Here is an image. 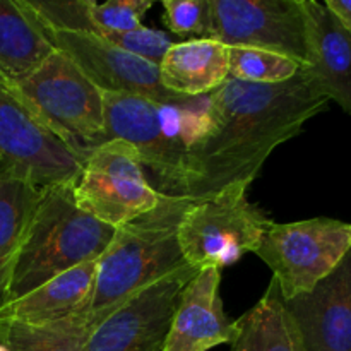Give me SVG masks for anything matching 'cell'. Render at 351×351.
I'll return each instance as SVG.
<instances>
[{"instance_id":"cell-16","label":"cell","mask_w":351,"mask_h":351,"mask_svg":"<svg viewBox=\"0 0 351 351\" xmlns=\"http://www.w3.org/2000/svg\"><path fill=\"white\" fill-rule=\"evenodd\" d=\"M98 261L75 266L0 308V321L47 324L89 308Z\"/></svg>"},{"instance_id":"cell-28","label":"cell","mask_w":351,"mask_h":351,"mask_svg":"<svg viewBox=\"0 0 351 351\" xmlns=\"http://www.w3.org/2000/svg\"><path fill=\"white\" fill-rule=\"evenodd\" d=\"M0 351H10L9 348H7L5 345H2V343H0Z\"/></svg>"},{"instance_id":"cell-3","label":"cell","mask_w":351,"mask_h":351,"mask_svg":"<svg viewBox=\"0 0 351 351\" xmlns=\"http://www.w3.org/2000/svg\"><path fill=\"white\" fill-rule=\"evenodd\" d=\"M191 199L161 194L146 215L115 228L108 249L98 259L89 312H113L132 295L185 266L178 243V223Z\"/></svg>"},{"instance_id":"cell-15","label":"cell","mask_w":351,"mask_h":351,"mask_svg":"<svg viewBox=\"0 0 351 351\" xmlns=\"http://www.w3.org/2000/svg\"><path fill=\"white\" fill-rule=\"evenodd\" d=\"M283 304L305 351H351V250L314 290Z\"/></svg>"},{"instance_id":"cell-7","label":"cell","mask_w":351,"mask_h":351,"mask_svg":"<svg viewBox=\"0 0 351 351\" xmlns=\"http://www.w3.org/2000/svg\"><path fill=\"white\" fill-rule=\"evenodd\" d=\"M84 161L0 72V168L38 189H47L77 180Z\"/></svg>"},{"instance_id":"cell-21","label":"cell","mask_w":351,"mask_h":351,"mask_svg":"<svg viewBox=\"0 0 351 351\" xmlns=\"http://www.w3.org/2000/svg\"><path fill=\"white\" fill-rule=\"evenodd\" d=\"M110 314L86 311L38 326L0 321V343L10 351H84L89 336Z\"/></svg>"},{"instance_id":"cell-14","label":"cell","mask_w":351,"mask_h":351,"mask_svg":"<svg viewBox=\"0 0 351 351\" xmlns=\"http://www.w3.org/2000/svg\"><path fill=\"white\" fill-rule=\"evenodd\" d=\"M307 58L300 74L315 95L351 115V36L338 17L315 0H304Z\"/></svg>"},{"instance_id":"cell-11","label":"cell","mask_w":351,"mask_h":351,"mask_svg":"<svg viewBox=\"0 0 351 351\" xmlns=\"http://www.w3.org/2000/svg\"><path fill=\"white\" fill-rule=\"evenodd\" d=\"M195 274L197 269L185 264L127 298L99 322L84 351H163L182 290Z\"/></svg>"},{"instance_id":"cell-18","label":"cell","mask_w":351,"mask_h":351,"mask_svg":"<svg viewBox=\"0 0 351 351\" xmlns=\"http://www.w3.org/2000/svg\"><path fill=\"white\" fill-rule=\"evenodd\" d=\"M55 51L26 0H0V72L21 79Z\"/></svg>"},{"instance_id":"cell-23","label":"cell","mask_w":351,"mask_h":351,"mask_svg":"<svg viewBox=\"0 0 351 351\" xmlns=\"http://www.w3.org/2000/svg\"><path fill=\"white\" fill-rule=\"evenodd\" d=\"M163 23L178 36L213 40L211 0H163Z\"/></svg>"},{"instance_id":"cell-19","label":"cell","mask_w":351,"mask_h":351,"mask_svg":"<svg viewBox=\"0 0 351 351\" xmlns=\"http://www.w3.org/2000/svg\"><path fill=\"white\" fill-rule=\"evenodd\" d=\"M239 336L230 351H305L297 322L274 280L259 302L237 321Z\"/></svg>"},{"instance_id":"cell-17","label":"cell","mask_w":351,"mask_h":351,"mask_svg":"<svg viewBox=\"0 0 351 351\" xmlns=\"http://www.w3.org/2000/svg\"><path fill=\"white\" fill-rule=\"evenodd\" d=\"M158 69L168 91L191 98L209 95L230 77L225 45L202 38L175 41Z\"/></svg>"},{"instance_id":"cell-6","label":"cell","mask_w":351,"mask_h":351,"mask_svg":"<svg viewBox=\"0 0 351 351\" xmlns=\"http://www.w3.org/2000/svg\"><path fill=\"white\" fill-rule=\"evenodd\" d=\"M247 191L239 187L211 199H191L178 223V243L189 266L223 269L259 247L274 221L249 201Z\"/></svg>"},{"instance_id":"cell-2","label":"cell","mask_w":351,"mask_h":351,"mask_svg":"<svg viewBox=\"0 0 351 351\" xmlns=\"http://www.w3.org/2000/svg\"><path fill=\"white\" fill-rule=\"evenodd\" d=\"M74 184L41 189L14 264L7 304L72 267L98 261L108 249L115 228L79 209Z\"/></svg>"},{"instance_id":"cell-8","label":"cell","mask_w":351,"mask_h":351,"mask_svg":"<svg viewBox=\"0 0 351 351\" xmlns=\"http://www.w3.org/2000/svg\"><path fill=\"white\" fill-rule=\"evenodd\" d=\"M351 250V223L312 218L273 223L254 254L273 271L283 300L314 290Z\"/></svg>"},{"instance_id":"cell-13","label":"cell","mask_w":351,"mask_h":351,"mask_svg":"<svg viewBox=\"0 0 351 351\" xmlns=\"http://www.w3.org/2000/svg\"><path fill=\"white\" fill-rule=\"evenodd\" d=\"M221 269L204 267L182 290L171 317L163 351H209L232 346L239 336L237 321L223 308Z\"/></svg>"},{"instance_id":"cell-5","label":"cell","mask_w":351,"mask_h":351,"mask_svg":"<svg viewBox=\"0 0 351 351\" xmlns=\"http://www.w3.org/2000/svg\"><path fill=\"white\" fill-rule=\"evenodd\" d=\"M9 81L41 120L86 160L91 149L106 143L103 91L65 53L55 50L36 71Z\"/></svg>"},{"instance_id":"cell-26","label":"cell","mask_w":351,"mask_h":351,"mask_svg":"<svg viewBox=\"0 0 351 351\" xmlns=\"http://www.w3.org/2000/svg\"><path fill=\"white\" fill-rule=\"evenodd\" d=\"M106 41L115 47L122 48L127 53H132L143 60L160 65L167 51L175 43L163 31L151 29V27L141 26L139 29L127 31V33H105L101 34Z\"/></svg>"},{"instance_id":"cell-25","label":"cell","mask_w":351,"mask_h":351,"mask_svg":"<svg viewBox=\"0 0 351 351\" xmlns=\"http://www.w3.org/2000/svg\"><path fill=\"white\" fill-rule=\"evenodd\" d=\"M43 31H81L95 34V26L89 17L91 0L72 2H40L26 0Z\"/></svg>"},{"instance_id":"cell-4","label":"cell","mask_w":351,"mask_h":351,"mask_svg":"<svg viewBox=\"0 0 351 351\" xmlns=\"http://www.w3.org/2000/svg\"><path fill=\"white\" fill-rule=\"evenodd\" d=\"M106 141L129 143L144 168L156 178V191L180 197L189 147L202 132L208 95L180 105L120 93H103Z\"/></svg>"},{"instance_id":"cell-1","label":"cell","mask_w":351,"mask_h":351,"mask_svg":"<svg viewBox=\"0 0 351 351\" xmlns=\"http://www.w3.org/2000/svg\"><path fill=\"white\" fill-rule=\"evenodd\" d=\"M208 99L204 129L185 160L180 197L192 201L249 189L271 153L329 105L308 88L300 71L280 84L228 77Z\"/></svg>"},{"instance_id":"cell-10","label":"cell","mask_w":351,"mask_h":351,"mask_svg":"<svg viewBox=\"0 0 351 351\" xmlns=\"http://www.w3.org/2000/svg\"><path fill=\"white\" fill-rule=\"evenodd\" d=\"M213 40L225 47L256 48L307 58L304 0H211Z\"/></svg>"},{"instance_id":"cell-20","label":"cell","mask_w":351,"mask_h":351,"mask_svg":"<svg viewBox=\"0 0 351 351\" xmlns=\"http://www.w3.org/2000/svg\"><path fill=\"white\" fill-rule=\"evenodd\" d=\"M41 189L0 168V308L7 304L14 264Z\"/></svg>"},{"instance_id":"cell-9","label":"cell","mask_w":351,"mask_h":351,"mask_svg":"<svg viewBox=\"0 0 351 351\" xmlns=\"http://www.w3.org/2000/svg\"><path fill=\"white\" fill-rule=\"evenodd\" d=\"M74 199L86 215L119 228L156 208L161 194L146 178L136 149L112 139L91 149L74 184Z\"/></svg>"},{"instance_id":"cell-22","label":"cell","mask_w":351,"mask_h":351,"mask_svg":"<svg viewBox=\"0 0 351 351\" xmlns=\"http://www.w3.org/2000/svg\"><path fill=\"white\" fill-rule=\"evenodd\" d=\"M230 77L254 84H280L293 79L302 65L283 55L256 48L226 47Z\"/></svg>"},{"instance_id":"cell-24","label":"cell","mask_w":351,"mask_h":351,"mask_svg":"<svg viewBox=\"0 0 351 351\" xmlns=\"http://www.w3.org/2000/svg\"><path fill=\"white\" fill-rule=\"evenodd\" d=\"M153 0H108L96 3L91 0L89 17L95 26V34L127 33L139 29Z\"/></svg>"},{"instance_id":"cell-27","label":"cell","mask_w":351,"mask_h":351,"mask_svg":"<svg viewBox=\"0 0 351 351\" xmlns=\"http://www.w3.org/2000/svg\"><path fill=\"white\" fill-rule=\"evenodd\" d=\"M324 3L351 36V0H326Z\"/></svg>"},{"instance_id":"cell-12","label":"cell","mask_w":351,"mask_h":351,"mask_svg":"<svg viewBox=\"0 0 351 351\" xmlns=\"http://www.w3.org/2000/svg\"><path fill=\"white\" fill-rule=\"evenodd\" d=\"M55 50L67 55L103 93H120L167 105L191 101V96L171 93L161 84L160 69L105 38L81 31H45Z\"/></svg>"}]
</instances>
